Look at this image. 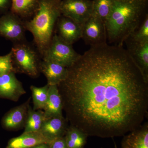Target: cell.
<instances>
[{
  "instance_id": "cell-2",
  "label": "cell",
  "mask_w": 148,
  "mask_h": 148,
  "mask_svg": "<svg viewBox=\"0 0 148 148\" xmlns=\"http://www.w3.org/2000/svg\"><path fill=\"white\" fill-rule=\"evenodd\" d=\"M148 5V0H113L110 14L105 23L108 43L123 46L147 14Z\"/></svg>"
},
{
  "instance_id": "cell-8",
  "label": "cell",
  "mask_w": 148,
  "mask_h": 148,
  "mask_svg": "<svg viewBox=\"0 0 148 148\" xmlns=\"http://www.w3.org/2000/svg\"><path fill=\"white\" fill-rule=\"evenodd\" d=\"M82 38L91 47L108 43L105 23L92 14L82 25Z\"/></svg>"
},
{
  "instance_id": "cell-5",
  "label": "cell",
  "mask_w": 148,
  "mask_h": 148,
  "mask_svg": "<svg viewBox=\"0 0 148 148\" xmlns=\"http://www.w3.org/2000/svg\"><path fill=\"white\" fill-rule=\"evenodd\" d=\"M80 56V54L74 50L71 45L54 34L42 56V59L53 61L69 68L77 61Z\"/></svg>"
},
{
  "instance_id": "cell-4",
  "label": "cell",
  "mask_w": 148,
  "mask_h": 148,
  "mask_svg": "<svg viewBox=\"0 0 148 148\" xmlns=\"http://www.w3.org/2000/svg\"><path fill=\"white\" fill-rule=\"evenodd\" d=\"M14 72L36 77L40 71V65L42 60L41 56L34 45L27 40L13 43L10 51Z\"/></svg>"
},
{
  "instance_id": "cell-7",
  "label": "cell",
  "mask_w": 148,
  "mask_h": 148,
  "mask_svg": "<svg viewBox=\"0 0 148 148\" xmlns=\"http://www.w3.org/2000/svg\"><path fill=\"white\" fill-rule=\"evenodd\" d=\"M61 15L82 26L92 14V0H61Z\"/></svg>"
},
{
  "instance_id": "cell-21",
  "label": "cell",
  "mask_w": 148,
  "mask_h": 148,
  "mask_svg": "<svg viewBox=\"0 0 148 148\" xmlns=\"http://www.w3.org/2000/svg\"><path fill=\"white\" fill-rule=\"evenodd\" d=\"M113 0H92V15L105 23L112 8Z\"/></svg>"
},
{
  "instance_id": "cell-9",
  "label": "cell",
  "mask_w": 148,
  "mask_h": 148,
  "mask_svg": "<svg viewBox=\"0 0 148 148\" xmlns=\"http://www.w3.org/2000/svg\"><path fill=\"white\" fill-rule=\"evenodd\" d=\"M26 92L22 84L16 78L15 72L0 76V98L16 101Z\"/></svg>"
},
{
  "instance_id": "cell-28",
  "label": "cell",
  "mask_w": 148,
  "mask_h": 148,
  "mask_svg": "<svg viewBox=\"0 0 148 148\" xmlns=\"http://www.w3.org/2000/svg\"></svg>"
},
{
  "instance_id": "cell-13",
  "label": "cell",
  "mask_w": 148,
  "mask_h": 148,
  "mask_svg": "<svg viewBox=\"0 0 148 148\" xmlns=\"http://www.w3.org/2000/svg\"><path fill=\"white\" fill-rule=\"evenodd\" d=\"M29 108L28 102H27L9 111L2 120L3 127L6 129L14 130L24 127Z\"/></svg>"
},
{
  "instance_id": "cell-26",
  "label": "cell",
  "mask_w": 148,
  "mask_h": 148,
  "mask_svg": "<svg viewBox=\"0 0 148 148\" xmlns=\"http://www.w3.org/2000/svg\"><path fill=\"white\" fill-rule=\"evenodd\" d=\"M11 6V0H0V16L9 11Z\"/></svg>"
},
{
  "instance_id": "cell-1",
  "label": "cell",
  "mask_w": 148,
  "mask_h": 148,
  "mask_svg": "<svg viewBox=\"0 0 148 148\" xmlns=\"http://www.w3.org/2000/svg\"><path fill=\"white\" fill-rule=\"evenodd\" d=\"M58 84L71 125L90 136L125 135L148 116V80L123 46H92Z\"/></svg>"
},
{
  "instance_id": "cell-16",
  "label": "cell",
  "mask_w": 148,
  "mask_h": 148,
  "mask_svg": "<svg viewBox=\"0 0 148 148\" xmlns=\"http://www.w3.org/2000/svg\"><path fill=\"white\" fill-rule=\"evenodd\" d=\"M122 148H148V123L146 122L125 136Z\"/></svg>"
},
{
  "instance_id": "cell-18",
  "label": "cell",
  "mask_w": 148,
  "mask_h": 148,
  "mask_svg": "<svg viewBox=\"0 0 148 148\" xmlns=\"http://www.w3.org/2000/svg\"><path fill=\"white\" fill-rule=\"evenodd\" d=\"M39 0H11L10 11L24 21L32 18L38 5Z\"/></svg>"
},
{
  "instance_id": "cell-17",
  "label": "cell",
  "mask_w": 148,
  "mask_h": 148,
  "mask_svg": "<svg viewBox=\"0 0 148 148\" xmlns=\"http://www.w3.org/2000/svg\"><path fill=\"white\" fill-rule=\"evenodd\" d=\"M63 103L57 85H49L48 97L43 109L47 118L62 116Z\"/></svg>"
},
{
  "instance_id": "cell-23",
  "label": "cell",
  "mask_w": 148,
  "mask_h": 148,
  "mask_svg": "<svg viewBox=\"0 0 148 148\" xmlns=\"http://www.w3.org/2000/svg\"><path fill=\"white\" fill-rule=\"evenodd\" d=\"M126 40L135 42H148V14H146L139 27L130 35Z\"/></svg>"
},
{
  "instance_id": "cell-14",
  "label": "cell",
  "mask_w": 148,
  "mask_h": 148,
  "mask_svg": "<svg viewBox=\"0 0 148 148\" xmlns=\"http://www.w3.org/2000/svg\"><path fill=\"white\" fill-rule=\"evenodd\" d=\"M68 121L63 116L47 119L39 131L51 142L64 137L68 128Z\"/></svg>"
},
{
  "instance_id": "cell-19",
  "label": "cell",
  "mask_w": 148,
  "mask_h": 148,
  "mask_svg": "<svg viewBox=\"0 0 148 148\" xmlns=\"http://www.w3.org/2000/svg\"><path fill=\"white\" fill-rule=\"evenodd\" d=\"M65 141L68 148H83L88 135L81 130L71 125L65 134Z\"/></svg>"
},
{
  "instance_id": "cell-25",
  "label": "cell",
  "mask_w": 148,
  "mask_h": 148,
  "mask_svg": "<svg viewBox=\"0 0 148 148\" xmlns=\"http://www.w3.org/2000/svg\"><path fill=\"white\" fill-rule=\"evenodd\" d=\"M49 144L50 148H68L64 137L56 138Z\"/></svg>"
},
{
  "instance_id": "cell-27",
  "label": "cell",
  "mask_w": 148,
  "mask_h": 148,
  "mask_svg": "<svg viewBox=\"0 0 148 148\" xmlns=\"http://www.w3.org/2000/svg\"><path fill=\"white\" fill-rule=\"evenodd\" d=\"M49 143H43V144H40V145L30 148H50Z\"/></svg>"
},
{
  "instance_id": "cell-24",
  "label": "cell",
  "mask_w": 148,
  "mask_h": 148,
  "mask_svg": "<svg viewBox=\"0 0 148 148\" xmlns=\"http://www.w3.org/2000/svg\"><path fill=\"white\" fill-rule=\"evenodd\" d=\"M11 72L14 71L10 51L5 55L0 56V76Z\"/></svg>"
},
{
  "instance_id": "cell-11",
  "label": "cell",
  "mask_w": 148,
  "mask_h": 148,
  "mask_svg": "<svg viewBox=\"0 0 148 148\" xmlns=\"http://www.w3.org/2000/svg\"><path fill=\"white\" fill-rule=\"evenodd\" d=\"M124 42L127 52L148 80V42H135L126 40Z\"/></svg>"
},
{
  "instance_id": "cell-15",
  "label": "cell",
  "mask_w": 148,
  "mask_h": 148,
  "mask_svg": "<svg viewBox=\"0 0 148 148\" xmlns=\"http://www.w3.org/2000/svg\"><path fill=\"white\" fill-rule=\"evenodd\" d=\"M50 142L39 131L23 132L20 136L11 139L6 148H30Z\"/></svg>"
},
{
  "instance_id": "cell-3",
  "label": "cell",
  "mask_w": 148,
  "mask_h": 148,
  "mask_svg": "<svg viewBox=\"0 0 148 148\" xmlns=\"http://www.w3.org/2000/svg\"><path fill=\"white\" fill-rule=\"evenodd\" d=\"M61 1L39 0L32 18L24 21L25 28L33 35L34 45L42 58L51 41L56 23L61 15Z\"/></svg>"
},
{
  "instance_id": "cell-6",
  "label": "cell",
  "mask_w": 148,
  "mask_h": 148,
  "mask_svg": "<svg viewBox=\"0 0 148 148\" xmlns=\"http://www.w3.org/2000/svg\"><path fill=\"white\" fill-rule=\"evenodd\" d=\"M24 21L10 11L0 16V36L13 43L26 40Z\"/></svg>"
},
{
  "instance_id": "cell-22",
  "label": "cell",
  "mask_w": 148,
  "mask_h": 148,
  "mask_svg": "<svg viewBox=\"0 0 148 148\" xmlns=\"http://www.w3.org/2000/svg\"><path fill=\"white\" fill-rule=\"evenodd\" d=\"M49 85H46L41 87L32 86L30 87L32 90V98L34 110H43L47 102L48 97Z\"/></svg>"
},
{
  "instance_id": "cell-12",
  "label": "cell",
  "mask_w": 148,
  "mask_h": 148,
  "mask_svg": "<svg viewBox=\"0 0 148 148\" xmlns=\"http://www.w3.org/2000/svg\"><path fill=\"white\" fill-rule=\"evenodd\" d=\"M40 71L45 75L49 85H57L65 80L68 74L67 68L61 64L42 59L40 65Z\"/></svg>"
},
{
  "instance_id": "cell-10",
  "label": "cell",
  "mask_w": 148,
  "mask_h": 148,
  "mask_svg": "<svg viewBox=\"0 0 148 148\" xmlns=\"http://www.w3.org/2000/svg\"><path fill=\"white\" fill-rule=\"evenodd\" d=\"M56 29L58 36L71 45L82 37V26L62 15L57 21Z\"/></svg>"
},
{
  "instance_id": "cell-20",
  "label": "cell",
  "mask_w": 148,
  "mask_h": 148,
  "mask_svg": "<svg viewBox=\"0 0 148 148\" xmlns=\"http://www.w3.org/2000/svg\"><path fill=\"white\" fill-rule=\"evenodd\" d=\"M43 111L32 110L29 107L26 123L24 125V132H38L47 119Z\"/></svg>"
}]
</instances>
